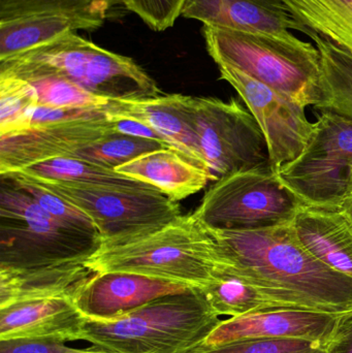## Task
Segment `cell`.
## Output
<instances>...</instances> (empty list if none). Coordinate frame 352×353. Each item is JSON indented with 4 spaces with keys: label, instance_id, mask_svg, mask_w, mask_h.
I'll return each mask as SVG.
<instances>
[{
    "label": "cell",
    "instance_id": "obj_7",
    "mask_svg": "<svg viewBox=\"0 0 352 353\" xmlns=\"http://www.w3.org/2000/svg\"><path fill=\"white\" fill-rule=\"evenodd\" d=\"M302 205L267 165L217 180L194 214L210 230H254L291 221Z\"/></svg>",
    "mask_w": 352,
    "mask_h": 353
},
{
    "label": "cell",
    "instance_id": "obj_33",
    "mask_svg": "<svg viewBox=\"0 0 352 353\" xmlns=\"http://www.w3.org/2000/svg\"><path fill=\"white\" fill-rule=\"evenodd\" d=\"M107 117V105L89 108H52L37 105L30 117V128L81 119Z\"/></svg>",
    "mask_w": 352,
    "mask_h": 353
},
{
    "label": "cell",
    "instance_id": "obj_15",
    "mask_svg": "<svg viewBox=\"0 0 352 353\" xmlns=\"http://www.w3.org/2000/svg\"><path fill=\"white\" fill-rule=\"evenodd\" d=\"M181 17L207 26L289 35L304 28L280 0H186Z\"/></svg>",
    "mask_w": 352,
    "mask_h": 353
},
{
    "label": "cell",
    "instance_id": "obj_34",
    "mask_svg": "<svg viewBox=\"0 0 352 353\" xmlns=\"http://www.w3.org/2000/svg\"><path fill=\"white\" fill-rule=\"evenodd\" d=\"M0 353H111L93 346L86 350L68 347L65 342L52 339L0 340Z\"/></svg>",
    "mask_w": 352,
    "mask_h": 353
},
{
    "label": "cell",
    "instance_id": "obj_30",
    "mask_svg": "<svg viewBox=\"0 0 352 353\" xmlns=\"http://www.w3.org/2000/svg\"><path fill=\"white\" fill-rule=\"evenodd\" d=\"M0 176L8 179L12 184L24 190L27 194L30 195L34 199L35 203L43 211L47 212L55 219L64 222V223L72 224V225L82 228V230H88V232L99 234L94 222L88 215L74 207L72 203H68L65 199L60 197L59 195L50 191L49 189L41 186L34 181L19 173L4 174Z\"/></svg>",
    "mask_w": 352,
    "mask_h": 353
},
{
    "label": "cell",
    "instance_id": "obj_22",
    "mask_svg": "<svg viewBox=\"0 0 352 353\" xmlns=\"http://www.w3.org/2000/svg\"><path fill=\"white\" fill-rule=\"evenodd\" d=\"M37 181L64 183L83 187L153 189L155 187L118 174L114 170L76 157H59L14 172Z\"/></svg>",
    "mask_w": 352,
    "mask_h": 353
},
{
    "label": "cell",
    "instance_id": "obj_19",
    "mask_svg": "<svg viewBox=\"0 0 352 353\" xmlns=\"http://www.w3.org/2000/svg\"><path fill=\"white\" fill-rule=\"evenodd\" d=\"M293 224L300 243L310 254L352 278V220L342 207L302 205Z\"/></svg>",
    "mask_w": 352,
    "mask_h": 353
},
{
    "label": "cell",
    "instance_id": "obj_29",
    "mask_svg": "<svg viewBox=\"0 0 352 353\" xmlns=\"http://www.w3.org/2000/svg\"><path fill=\"white\" fill-rule=\"evenodd\" d=\"M19 79L27 81L35 89L39 105L52 108L105 107L113 101L93 94L68 79L55 74H30Z\"/></svg>",
    "mask_w": 352,
    "mask_h": 353
},
{
    "label": "cell",
    "instance_id": "obj_4",
    "mask_svg": "<svg viewBox=\"0 0 352 353\" xmlns=\"http://www.w3.org/2000/svg\"><path fill=\"white\" fill-rule=\"evenodd\" d=\"M202 33L215 63L234 66L303 107L320 103L322 59L309 41L207 25Z\"/></svg>",
    "mask_w": 352,
    "mask_h": 353
},
{
    "label": "cell",
    "instance_id": "obj_26",
    "mask_svg": "<svg viewBox=\"0 0 352 353\" xmlns=\"http://www.w3.org/2000/svg\"><path fill=\"white\" fill-rule=\"evenodd\" d=\"M198 290L219 316L238 317L258 311L283 308L256 286L219 272H215L214 277Z\"/></svg>",
    "mask_w": 352,
    "mask_h": 353
},
{
    "label": "cell",
    "instance_id": "obj_13",
    "mask_svg": "<svg viewBox=\"0 0 352 353\" xmlns=\"http://www.w3.org/2000/svg\"><path fill=\"white\" fill-rule=\"evenodd\" d=\"M349 316L293 308L248 313L221 321L205 342L204 350L236 342L272 339L311 340L327 346Z\"/></svg>",
    "mask_w": 352,
    "mask_h": 353
},
{
    "label": "cell",
    "instance_id": "obj_27",
    "mask_svg": "<svg viewBox=\"0 0 352 353\" xmlns=\"http://www.w3.org/2000/svg\"><path fill=\"white\" fill-rule=\"evenodd\" d=\"M37 105V91L27 81L0 74V137L28 130Z\"/></svg>",
    "mask_w": 352,
    "mask_h": 353
},
{
    "label": "cell",
    "instance_id": "obj_31",
    "mask_svg": "<svg viewBox=\"0 0 352 353\" xmlns=\"http://www.w3.org/2000/svg\"><path fill=\"white\" fill-rule=\"evenodd\" d=\"M196 353H328L320 342L305 339L250 340Z\"/></svg>",
    "mask_w": 352,
    "mask_h": 353
},
{
    "label": "cell",
    "instance_id": "obj_3",
    "mask_svg": "<svg viewBox=\"0 0 352 353\" xmlns=\"http://www.w3.org/2000/svg\"><path fill=\"white\" fill-rule=\"evenodd\" d=\"M198 288L114 321L85 319L82 339L111 353H196L221 323Z\"/></svg>",
    "mask_w": 352,
    "mask_h": 353
},
{
    "label": "cell",
    "instance_id": "obj_25",
    "mask_svg": "<svg viewBox=\"0 0 352 353\" xmlns=\"http://www.w3.org/2000/svg\"><path fill=\"white\" fill-rule=\"evenodd\" d=\"M310 37L322 59V99L314 108L352 121V57L322 37Z\"/></svg>",
    "mask_w": 352,
    "mask_h": 353
},
{
    "label": "cell",
    "instance_id": "obj_32",
    "mask_svg": "<svg viewBox=\"0 0 352 353\" xmlns=\"http://www.w3.org/2000/svg\"><path fill=\"white\" fill-rule=\"evenodd\" d=\"M186 0H123L122 6L136 14L149 28L165 31L181 17Z\"/></svg>",
    "mask_w": 352,
    "mask_h": 353
},
{
    "label": "cell",
    "instance_id": "obj_37",
    "mask_svg": "<svg viewBox=\"0 0 352 353\" xmlns=\"http://www.w3.org/2000/svg\"><path fill=\"white\" fill-rule=\"evenodd\" d=\"M342 208L346 211V213L349 214V217H351L352 220V199L347 201L346 203L342 205Z\"/></svg>",
    "mask_w": 352,
    "mask_h": 353
},
{
    "label": "cell",
    "instance_id": "obj_20",
    "mask_svg": "<svg viewBox=\"0 0 352 353\" xmlns=\"http://www.w3.org/2000/svg\"><path fill=\"white\" fill-rule=\"evenodd\" d=\"M115 171L155 187L175 201L196 194L210 181H216L208 168L174 147L145 153Z\"/></svg>",
    "mask_w": 352,
    "mask_h": 353
},
{
    "label": "cell",
    "instance_id": "obj_23",
    "mask_svg": "<svg viewBox=\"0 0 352 353\" xmlns=\"http://www.w3.org/2000/svg\"><path fill=\"white\" fill-rule=\"evenodd\" d=\"M80 30L64 14H41L0 23V62Z\"/></svg>",
    "mask_w": 352,
    "mask_h": 353
},
{
    "label": "cell",
    "instance_id": "obj_17",
    "mask_svg": "<svg viewBox=\"0 0 352 353\" xmlns=\"http://www.w3.org/2000/svg\"><path fill=\"white\" fill-rule=\"evenodd\" d=\"M190 101L191 97L182 94L113 101L107 105V116L130 118L150 126L165 138L169 146L209 169L194 130Z\"/></svg>",
    "mask_w": 352,
    "mask_h": 353
},
{
    "label": "cell",
    "instance_id": "obj_6",
    "mask_svg": "<svg viewBox=\"0 0 352 353\" xmlns=\"http://www.w3.org/2000/svg\"><path fill=\"white\" fill-rule=\"evenodd\" d=\"M0 179V267L86 261L99 248V234L55 219L24 190Z\"/></svg>",
    "mask_w": 352,
    "mask_h": 353
},
{
    "label": "cell",
    "instance_id": "obj_9",
    "mask_svg": "<svg viewBox=\"0 0 352 353\" xmlns=\"http://www.w3.org/2000/svg\"><path fill=\"white\" fill-rule=\"evenodd\" d=\"M190 108L200 151L216 181L270 165L264 134L239 101L191 97Z\"/></svg>",
    "mask_w": 352,
    "mask_h": 353
},
{
    "label": "cell",
    "instance_id": "obj_12",
    "mask_svg": "<svg viewBox=\"0 0 352 353\" xmlns=\"http://www.w3.org/2000/svg\"><path fill=\"white\" fill-rule=\"evenodd\" d=\"M112 134V121L105 117L35 126L0 137V175L59 157H74Z\"/></svg>",
    "mask_w": 352,
    "mask_h": 353
},
{
    "label": "cell",
    "instance_id": "obj_11",
    "mask_svg": "<svg viewBox=\"0 0 352 353\" xmlns=\"http://www.w3.org/2000/svg\"><path fill=\"white\" fill-rule=\"evenodd\" d=\"M217 66L221 80L235 88L258 121L266 139L271 167L278 172L298 159L314 130V123L306 117V108L234 66Z\"/></svg>",
    "mask_w": 352,
    "mask_h": 353
},
{
    "label": "cell",
    "instance_id": "obj_16",
    "mask_svg": "<svg viewBox=\"0 0 352 353\" xmlns=\"http://www.w3.org/2000/svg\"><path fill=\"white\" fill-rule=\"evenodd\" d=\"M85 317L70 299L25 301L0 308V340L82 339Z\"/></svg>",
    "mask_w": 352,
    "mask_h": 353
},
{
    "label": "cell",
    "instance_id": "obj_8",
    "mask_svg": "<svg viewBox=\"0 0 352 353\" xmlns=\"http://www.w3.org/2000/svg\"><path fill=\"white\" fill-rule=\"evenodd\" d=\"M277 175L303 205L342 207L352 199V121L322 112L303 152Z\"/></svg>",
    "mask_w": 352,
    "mask_h": 353
},
{
    "label": "cell",
    "instance_id": "obj_18",
    "mask_svg": "<svg viewBox=\"0 0 352 353\" xmlns=\"http://www.w3.org/2000/svg\"><path fill=\"white\" fill-rule=\"evenodd\" d=\"M96 274L85 261L32 268L0 267V308L41 299L74 301Z\"/></svg>",
    "mask_w": 352,
    "mask_h": 353
},
{
    "label": "cell",
    "instance_id": "obj_5",
    "mask_svg": "<svg viewBox=\"0 0 352 353\" xmlns=\"http://www.w3.org/2000/svg\"><path fill=\"white\" fill-rule=\"evenodd\" d=\"M0 74H55L112 101L161 95L156 82L134 59L99 47L76 32L0 62Z\"/></svg>",
    "mask_w": 352,
    "mask_h": 353
},
{
    "label": "cell",
    "instance_id": "obj_28",
    "mask_svg": "<svg viewBox=\"0 0 352 353\" xmlns=\"http://www.w3.org/2000/svg\"><path fill=\"white\" fill-rule=\"evenodd\" d=\"M167 145L156 141L112 134L76 153V159L115 171L120 165Z\"/></svg>",
    "mask_w": 352,
    "mask_h": 353
},
{
    "label": "cell",
    "instance_id": "obj_1",
    "mask_svg": "<svg viewBox=\"0 0 352 353\" xmlns=\"http://www.w3.org/2000/svg\"><path fill=\"white\" fill-rule=\"evenodd\" d=\"M207 230L214 242L215 272L256 286L283 308L352 315V278L310 254L293 220L262 230Z\"/></svg>",
    "mask_w": 352,
    "mask_h": 353
},
{
    "label": "cell",
    "instance_id": "obj_21",
    "mask_svg": "<svg viewBox=\"0 0 352 353\" xmlns=\"http://www.w3.org/2000/svg\"><path fill=\"white\" fill-rule=\"evenodd\" d=\"M308 37L316 35L352 57V0H280Z\"/></svg>",
    "mask_w": 352,
    "mask_h": 353
},
{
    "label": "cell",
    "instance_id": "obj_14",
    "mask_svg": "<svg viewBox=\"0 0 352 353\" xmlns=\"http://www.w3.org/2000/svg\"><path fill=\"white\" fill-rule=\"evenodd\" d=\"M191 288L178 282L126 272L97 273L79 292L74 304L85 319L114 321L157 299Z\"/></svg>",
    "mask_w": 352,
    "mask_h": 353
},
{
    "label": "cell",
    "instance_id": "obj_10",
    "mask_svg": "<svg viewBox=\"0 0 352 353\" xmlns=\"http://www.w3.org/2000/svg\"><path fill=\"white\" fill-rule=\"evenodd\" d=\"M30 180L59 195L88 215L94 222L101 241L155 230L182 215L178 201L156 188L83 187Z\"/></svg>",
    "mask_w": 352,
    "mask_h": 353
},
{
    "label": "cell",
    "instance_id": "obj_36",
    "mask_svg": "<svg viewBox=\"0 0 352 353\" xmlns=\"http://www.w3.org/2000/svg\"><path fill=\"white\" fill-rule=\"evenodd\" d=\"M328 353H352V315L346 317L327 345Z\"/></svg>",
    "mask_w": 352,
    "mask_h": 353
},
{
    "label": "cell",
    "instance_id": "obj_35",
    "mask_svg": "<svg viewBox=\"0 0 352 353\" xmlns=\"http://www.w3.org/2000/svg\"><path fill=\"white\" fill-rule=\"evenodd\" d=\"M107 117L112 121V125H113V130L115 134L156 141V142L163 143V144L169 146L167 141L165 140V138L161 136L156 130H153L152 128L146 125V124L142 123V122L130 119V118L112 117V116H107Z\"/></svg>",
    "mask_w": 352,
    "mask_h": 353
},
{
    "label": "cell",
    "instance_id": "obj_2",
    "mask_svg": "<svg viewBox=\"0 0 352 353\" xmlns=\"http://www.w3.org/2000/svg\"><path fill=\"white\" fill-rule=\"evenodd\" d=\"M96 273L126 272L200 288L216 271L214 242L196 214L124 238L103 240L85 261Z\"/></svg>",
    "mask_w": 352,
    "mask_h": 353
},
{
    "label": "cell",
    "instance_id": "obj_24",
    "mask_svg": "<svg viewBox=\"0 0 352 353\" xmlns=\"http://www.w3.org/2000/svg\"><path fill=\"white\" fill-rule=\"evenodd\" d=\"M123 0H0V23L32 14H60L72 19L80 30L103 26Z\"/></svg>",
    "mask_w": 352,
    "mask_h": 353
}]
</instances>
